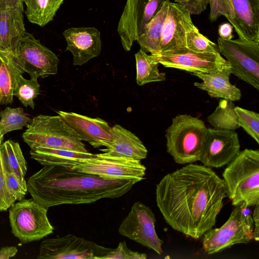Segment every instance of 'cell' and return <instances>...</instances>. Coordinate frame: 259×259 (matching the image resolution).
I'll return each mask as SVG.
<instances>
[{"instance_id":"obj_1","label":"cell","mask_w":259,"mask_h":259,"mask_svg":"<svg viewBox=\"0 0 259 259\" xmlns=\"http://www.w3.org/2000/svg\"><path fill=\"white\" fill-rule=\"evenodd\" d=\"M227 197L210 167L189 163L164 176L156 188L157 206L173 229L198 239L214 226Z\"/></svg>"},{"instance_id":"obj_2","label":"cell","mask_w":259,"mask_h":259,"mask_svg":"<svg viewBox=\"0 0 259 259\" xmlns=\"http://www.w3.org/2000/svg\"><path fill=\"white\" fill-rule=\"evenodd\" d=\"M140 181L135 179H108L62 166L45 165L26 183L32 199L49 208L61 204H88L104 198H117Z\"/></svg>"},{"instance_id":"obj_3","label":"cell","mask_w":259,"mask_h":259,"mask_svg":"<svg viewBox=\"0 0 259 259\" xmlns=\"http://www.w3.org/2000/svg\"><path fill=\"white\" fill-rule=\"evenodd\" d=\"M222 176L232 205L246 209L259 203L258 150L240 151Z\"/></svg>"},{"instance_id":"obj_4","label":"cell","mask_w":259,"mask_h":259,"mask_svg":"<svg viewBox=\"0 0 259 259\" xmlns=\"http://www.w3.org/2000/svg\"><path fill=\"white\" fill-rule=\"evenodd\" d=\"M207 129L199 118L186 114L176 115L165 131L167 152L179 164L199 161Z\"/></svg>"},{"instance_id":"obj_5","label":"cell","mask_w":259,"mask_h":259,"mask_svg":"<svg viewBox=\"0 0 259 259\" xmlns=\"http://www.w3.org/2000/svg\"><path fill=\"white\" fill-rule=\"evenodd\" d=\"M26 127L22 138L30 149L43 147L88 152L77 134L59 115H38Z\"/></svg>"},{"instance_id":"obj_6","label":"cell","mask_w":259,"mask_h":259,"mask_svg":"<svg viewBox=\"0 0 259 259\" xmlns=\"http://www.w3.org/2000/svg\"><path fill=\"white\" fill-rule=\"evenodd\" d=\"M48 210L32 199L15 202L9 208L12 233L22 243L39 240L53 233Z\"/></svg>"},{"instance_id":"obj_7","label":"cell","mask_w":259,"mask_h":259,"mask_svg":"<svg viewBox=\"0 0 259 259\" xmlns=\"http://www.w3.org/2000/svg\"><path fill=\"white\" fill-rule=\"evenodd\" d=\"M244 208L234 206L225 223L219 228L211 229L203 235L202 248L213 254L237 244H247L253 239V222Z\"/></svg>"},{"instance_id":"obj_8","label":"cell","mask_w":259,"mask_h":259,"mask_svg":"<svg viewBox=\"0 0 259 259\" xmlns=\"http://www.w3.org/2000/svg\"><path fill=\"white\" fill-rule=\"evenodd\" d=\"M219 51L230 64L231 74L259 90V41L219 37Z\"/></svg>"},{"instance_id":"obj_9","label":"cell","mask_w":259,"mask_h":259,"mask_svg":"<svg viewBox=\"0 0 259 259\" xmlns=\"http://www.w3.org/2000/svg\"><path fill=\"white\" fill-rule=\"evenodd\" d=\"M170 0H126L117 31L123 49L130 51L134 42L143 34L147 24Z\"/></svg>"},{"instance_id":"obj_10","label":"cell","mask_w":259,"mask_h":259,"mask_svg":"<svg viewBox=\"0 0 259 259\" xmlns=\"http://www.w3.org/2000/svg\"><path fill=\"white\" fill-rule=\"evenodd\" d=\"M112 249L73 234L44 239L38 259H103Z\"/></svg>"},{"instance_id":"obj_11","label":"cell","mask_w":259,"mask_h":259,"mask_svg":"<svg viewBox=\"0 0 259 259\" xmlns=\"http://www.w3.org/2000/svg\"><path fill=\"white\" fill-rule=\"evenodd\" d=\"M71 169L77 171L108 179H144L146 167L140 160L113 156L104 153L84 159Z\"/></svg>"},{"instance_id":"obj_12","label":"cell","mask_w":259,"mask_h":259,"mask_svg":"<svg viewBox=\"0 0 259 259\" xmlns=\"http://www.w3.org/2000/svg\"><path fill=\"white\" fill-rule=\"evenodd\" d=\"M155 222L152 210L143 203L136 201L119 225L118 231L121 235L161 254L163 241L156 233Z\"/></svg>"},{"instance_id":"obj_13","label":"cell","mask_w":259,"mask_h":259,"mask_svg":"<svg viewBox=\"0 0 259 259\" xmlns=\"http://www.w3.org/2000/svg\"><path fill=\"white\" fill-rule=\"evenodd\" d=\"M16 55L32 79L44 78L58 72L59 60L56 55L29 32L26 31L20 39Z\"/></svg>"},{"instance_id":"obj_14","label":"cell","mask_w":259,"mask_h":259,"mask_svg":"<svg viewBox=\"0 0 259 259\" xmlns=\"http://www.w3.org/2000/svg\"><path fill=\"white\" fill-rule=\"evenodd\" d=\"M152 56L165 67L181 69L191 73H208L230 67L219 52L197 53L185 48Z\"/></svg>"},{"instance_id":"obj_15","label":"cell","mask_w":259,"mask_h":259,"mask_svg":"<svg viewBox=\"0 0 259 259\" xmlns=\"http://www.w3.org/2000/svg\"><path fill=\"white\" fill-rule=\"evenodd\" d=\"M240 148L235 131L207 128L199 161L209 167H221L237 155Z\"/></svg>"},{"instance_id":"obj_16","label":"cell","mask_w":259,"mask_h":259,"mask_svg":"<svg viewBox=\"0 0 259 259\" xmlns=\"http://www.w3.org/2000/svg\"><path fill=\"white\" fill-rule=\"evenodd\" d=\"M195 27L190 14L180 5L169 1L157 55L185 48L187 33Z\"/></svg>"},{"instance_id":"obj_17","label":"cell","mask_w":259,"mask_h":259,"mask_svg":"<svg viewBox=\"0 0 259 259\" xmlns=\"http://www.w3.org/2000/svg\"><path fill=\"white\" fill-rule=\"evenodd\" d=\"M66 50L73 56V64L82 65L101 53L100 32L95 27H70L62 33Z\"/></svg>"},{"instance_id":"obj_18","label":"cell","mask_w":259,"mask_h":259,"mask_svg":"<svg viewBox=\"0 0 259 259\" xmlns=\"http://www.w3.org/2000/svg\"><path fill=\"white\" fill-rule=\"evenodd\" d=\"M57 113L81 141L87 142L95 148L105 147L112 141V127L104 120L74 112L59 111Z\"/></svg>"},{"instance_id":"obj_19","label":"cell","mask_w":259,"mask_h":259,"mask_svg":"<svg viewBox=\"0 0 259 259\" xmlns=\"http://www.w3.org/2000/svg\"><path fill=\"white\" fill-rule=\"evenodd\" d=\"M111 133L112 141L100 150L103 153L140 161L147 157L148 150L136 135L119 124L112 127Z\"/></svg>"},{"instance_id":"obj_20","label":"cell","mask_w":259,"mask_h":259,"mask_svg":"<svg viewBox=\"0 0 259 259\" xmlns=\"http://www.w3.org/2000/svg\"><path fill=\"white\" fill-rule=\"evenodd\" d=\"M234 17L231 23L239 38L259 41V0H231Z\"/></svg>"},{"instance_id":"obj_21","label":"cell","mask_w":259,"mask_h":259,"mask_svg":"<svg viewBox=\"0 0 259 259\" xmlns=\"http://www.w3.org/2000/svg\"><path fill=\"white\" fill-rule=\"evenodd\" d=\"M191 75L200 79L202 82H195L194 85L206 91L212 98L238 101L241 97L240 90L229 81L231 67L208 73H192Z\"/></svg>"},{"instance_id":"obj_22","label":"cell","mask_w":259,"mask_h":259,"mask_svg":"<svg viewBox=\"0 0 259 259\" xmlns=\"http://www.w3.org/2000/svg\"><path fill=\"white\" fill-rule=\"evenodd\" d=\"M23 12V8H0V47L16 55L19 41L26 32Z\"/></svg>"},{"instance_id":"obj_23","label":"cell","mask_w":259,"mask_h":259,"mask_svg":"<svg viewBox=\"0 0 259 259\" xmlns=\"http://www.w3.org/2000/svg\"><path fill=\"white\" fill-rule=\"evenodd\" d=\"M25 72L19 58L0 47V105L13 102V92L17 78Z\"/></svg>"},{"instance_id":"obj_24","label":"cell","mask_w":259,"mask_h":259,"mask_svg":"<svg viewBox=\"0 0 259 259\" xmlns=\"http://www.w3.org/2000/svg\"><path fill=\"white\" fill-rule=\"evenodd\" d=\"M30 155L33 159L41 165H59L71 168L84 159L95 154L64 149L37 147L30 149Z\"/></svg>"},{"instance_id":"obj_25","label":"cell","mask_w":259,"mask_h":259,"mask_svg":"<svg viewBox=\"0 0 259 259\" xmlns=\"http://www.w3.org/2000/svg\"><path fill=\"white\" fill-rule=\"evenodd\" d=\"M64 0H24L25 14L31 23L44 27L52 21Z\"/></svg>"},{"instance_id":"obj_26","label":"cell","mask_w":259,"mask_h":259,"mask_svg":"<svg viewBox=\"0 0 259 259\" xmlns=\"http://www.w3.org/2000/svg\"><path fill=\"white\" fill-rule=\"evenodd\" d=\"M0 154L6 170L13 172L21 181L27 185L25 176L27 172L26 161L19 144L8 140L2 144Z\"/></svg>"},{"instance_id":"obj_27","label":"cell","mask_w":259,"mask_h":259,"mask_svg":"<svg viewBox=\"0 0 259 259\" xmlns=\"http://www.w3.org/2000/svg\"><path fill=\"white\" fill-rule=\"evenodd\" d=\"M168 2H165L161 9L147 24L144 32L137 40L140 49L152 55L158 54L162 26L165 18Z\"/></svg>"},{"instance_id":"obj_28","label":"cell","mask_w":259,"mask_h":259,"mask_svg":"<svg viewBox=\"0 0 259 259\" xmlns=\"http://www.w3.org/2000/svg\"><path fill=\"white\" fill-rule=\"evenodd\" d=\"M136 61V81L138 85L163 81L166 79L164 72H160L159 63L152 55H149L142 49L135 54Z\"/></svg>"},{"instance_id":"obj_29","label":"cell","mask_w":259,"mask_h":259,"mask_svg":"<svg viewBox=\"0 0 259 259\" xmlns=\"http://www.w3.org/2000/svg\"><path fill=\"white\" fill-rule=\"evenodd\" d=\"M233 101L222 99L207 119L213 128L235 131L240 127Z\"/></svg>"},{"instance_id":"obj_30","label":"cell","mask_w":259,"mask_h":259,"mask_svg":"<svg viewBox=\"0 0 259 259\" xmlns=\"http://www.w3.org/2000/svg\"><path fill=\"white\" fill-rule=\"evenodd\" d=\"M0 131L3 136L9 132L22 129L32 121L21 107H7L0 111Z\"/></svg>"},{"instance_id":"obj_31","label":"cell","mask_w":259,"mask_h":259,"mask_svg":"<svg viewBox=\"0 0 259 259\" xmlns=\"http://www.w3.org/2000/svg\"><path fill=\"white\" fill-rule=\"evenodd\" d=\"M40 84L37 79H27L20 75L16 82L14 89V96L16 97L22 104L27 107L34 109V100L39 94Z\"/></svg>"},{"instance_id":"obj_32","label":"cell","mask_w":259,"mask_h":259,"mask_svg":"<svg viewBox=\"0 0 259 259\" xmlns=\"http://www.w3.org/2000/svg\"><path fill=\"white\" fill-rule=\"evenodd\" d=\"M186 48L197 53L218 52V45L201 34L195 26L186 35Z\"/></svg>"},{"instance_id":"obj_33","label":"cell","mask_w":259,"mask_h":259,"mask_svg":"<svg viewBox=\"0 0 259 259\" xmlns=\"http://www.w3.org/2000/svg\"><path fill=\"white\" fill-rule=\"evenodd\" d=\"M235 111L240 127L259 144V114L238 106Z\"/></svg>"},{"instance_id":"obj_34","label":"cell","mask_w":259,"mask_h":259,"mask_svg":"<svg viewBox=\"0 0 259 259\" xmlns=\"http://www.w3.org/2000/svg\"><path fill=\"white\" fill-rule=\"evenodd\" d=\"M209 19L215 21L220 16H224L231 24L234 17L231 0H209Z\"/></svg>"},{"instance_id":"obj_35","label":"cell","mask_w":259,"mask_h":259,"mask_svg":"<svg viewBox=\"0 0 259 259\" xmlns=\"http://www.w3.org/2000/svg\"><path fill=\"white\" fill-rule=\"evenodd\" d=\"M104 258L110 259H146L144 253L134 251L128 248L125 241L120 242L116 248H112Z\"/></svg>"},{"instance_id":"obj_36","label":"cell","mask_w":259,"mask_h":259,"mask_svg":"<svg viewBox=\"0 0 259 259\" xmlns=\"http://www.w3.org/2000/svg\"><path fill=\"white\" fill-rule=\"evenodd\" d=\"M5 179L7 187L17 200L23 199L27 191V185L23 184L20 180L12 172L4 169Z\"/></svg>"},{"instance_id":"obj_37","label":"cell","mask_w":259,"mask_h":259,"mask_svg":"<svg viewBox=\"0 0 259 259\" xmlns=\"http://www.w3.org/2000/svg\"><path fill=\"white\" fill-rule=\"evenodd\" d=\"M16 200L7 187L0 154V211H6Z\"/></svg>"},{"instance_id":"obj_38","label":"cell","mask_w":259,"mask_h":259,"mask_svg":"<svg viewBox=\"0 0 259 259\" xmlns=\"http://www.w3.org/2000/svg\"><path fill=\"white\" fill-rule=\"evenodd\" d=\"M182 6L191 15H199L204 12L209 5V0H174Z\"/></svg>"},{"instance_id":"obj_39","label":"cell","mask_w":259,"mask_h":259,"mask_svg":"<svg viewBox=\"0 0 259 259\" xmlns=\"http://www.w3.org/2000/svg\"><path fill=\"white\" fill-rule=\"evenodd\" d=\"M233 27L230 23H224L219 26L218 33L219 37L226 39H232Z\"/></svg>"},{"instance_id":"obj_40","label":"cell","mask_w":259,"mask_h":259,"mask_svg":"<svg viewBox=\"0 0 259 259\" xmlns=\"http://www.w3.org/2000/svg\"><path fill=\"white\" fill-rule=\"evenodd\" d=\"M252 213L253 222V239L256 241L259 240V203L255 206Z\"/></svg>"},{"instance_id":"obj_41","label":"cell","mask_w":259,"mask_h":259,"mask_svg":"<svg viewBox=\"0 0 259 259\" xmlns=\"http://www.w3.org/2000/svg\"><path fill=\"white\" fill-rule=\"evenodd\" d=\"M18 252L15 246H5L0 249V259H7L14 256Z\"/></svg>"},{"instance_id":"obj_42","label":"cell","mask_w":259,"mask_h":259,"mask_svg":"<svg viewBox=\"0 0 259 259\" xmlns=\"http://www.w3.org/2000/svg\"><path fill=\"white\" fill-rule=\"evenodd\" d=\"M24 0H0V8H23Z\"/></svg>"},{"instance_id":"obj_43","label":"cell","mask_w":259,"mask_h":259,"mask_svg":"<svg viewBox=\"0 0 259 259\" xmlns=\"http://www.w3.org/2000/svg\"><path fill=\"white\" fill-rule=\"evenodd\" d=\"M3 137H4V136L2 134L1 131H0V147L2 145V142L3 141Z\"/></svg>"}]
</instances>
